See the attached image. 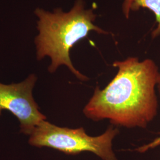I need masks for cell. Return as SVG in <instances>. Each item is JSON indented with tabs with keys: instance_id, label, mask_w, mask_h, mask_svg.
<instances>
[{
	"instance_id": "2",
	"label": "cell",
	"mask_w": 160,
	"mask_h": 160,
	"mask_svg": "<svg viewBox=\"0 0 160 160\" xmlns=\"http://www.w3.org/2000/svg\"><path fill=\"white\" fill-rule=\"evenodd\" d=\"M34 14L38 18L39 34L34 41L37 59L50 58L51 63L48 71L51 73L55 72L60 66L65 65L79 80H88L74 67L69 52L75 44L92 31L98 34H110L94 24L97 16L93 10L86 9L83 0H76L68 12L56 8L51 12L38 8Z\"/></svg>"
},
{
	"instance_id": "5",
	"label": "cell",
	"mask_w": 160,
	"mask_h": 160,
	"mask_svg": "<svg viewBox=\"0 0 160 160\" xmlns=\"http://www.w3.org/2000/svg\"><path fill=\"white\" fill-rule=\"evenodd\" d=\"M141 8H147L154 13L157 28L152 32V37L155 38L160 35V0H133L131 10L137 11Z\"/></svg>"
},
{
	"instance_id": "4",
	"label": "cell",
	"mask_w": 160,
	"mask_h": 160,
	"mask_svg": "<svg viewBox=\"0 0 160 160\" xmlns=\"http://www.w3.org/2000/svg\"><path fill=\"white\" fill-rule=\"evenodd\" d=\"M37 79L35 75L31 74L20 83H0V115L2 110L10 112L19 120L20 132L25 135H30L36 126L46 119L33 97Z\"/></svg>"
},
{
	"instance_id": "1",
	"label": "cell",
	"mask_w": 160,
	"mask_h": 160,
	"mask_svg": "<svg viewBox=\"0 0 160 160\" xmlns=\"http://www.w3.org/2000/svg\"><path fill=\"white\" fill-rule=\"evenodd\" d=\"M118 71L103 90L98 87L83 112L94 121L108 119L114 125L146 128L158 112L155 93L160 73L154 62L129 57L114 61Z\"/></svg>"
},
{
	"instance_id": "3",
	"label": "cell",
	"mask_w": 160,
	"mask_h": 160,
	"mask_svg": "<svg viewBox=\"0 0 160 160\" xmlns=\"http://www.w3.org/2000/svg\"><path fill=\"white\" fill-rule=\"evenodd\" d=\"M119 132L117 128L110 126L102 135L90 137L82 128H62L45 120L34 128L29 143L38 148L57 149L66 154L89 151L103 160H118L112 150V141Z\"/></svg>"
},
{
	"instance_id": "8",
	"label": "cell",
	"mask_w": 160,
	"mask_h": 160,
	"mask_svg": "<svg viewBox=\"0 0 160 160\" xmlns=\"http://www.w3.org/2000/svg\"><path fill=\"white\" fill-rule=\"evenodd\" d=\"M157 88H158V92L160 94V75L159 77V78H158V83H157Z\"/></svg>"
},
{
	"instance_id": "6",
	"label": "cell",
	"mask_w": 160,
	"mask_h": 160,
	"mask_svg": "<svg viewBox=\"0 0 160 160\" xmlns=\"http://www.w3.org/2000/svg\"><path fill=\"white\" fill-rule=\"evenodd\" d=\"M160 137L157 138L156 139H155L154 140L151 142V143L146 144L145 145H143L142 147H140L139 148L136 149L135 150L138 151L139 152L142 153L145 152L147 151H148L149 149L154 148L155 147L160 146Z\"/></svg>"
},
{
	"instance_id": "7",
	"label": "cell",
	"mask_w": 160,
	"mask_h": 160,
	"mask_svg": "<svg viewBox=\"0 0 160 160\" xmlns=\"http://www.w3.org/2000/svg\"><path fill=\"white\" fill-rule=\"evenodd\" d=\"M133 0H124L122 5V10L124 16L126 18L129 17L131 8Z\"/></svg>"
}]
</instances>
